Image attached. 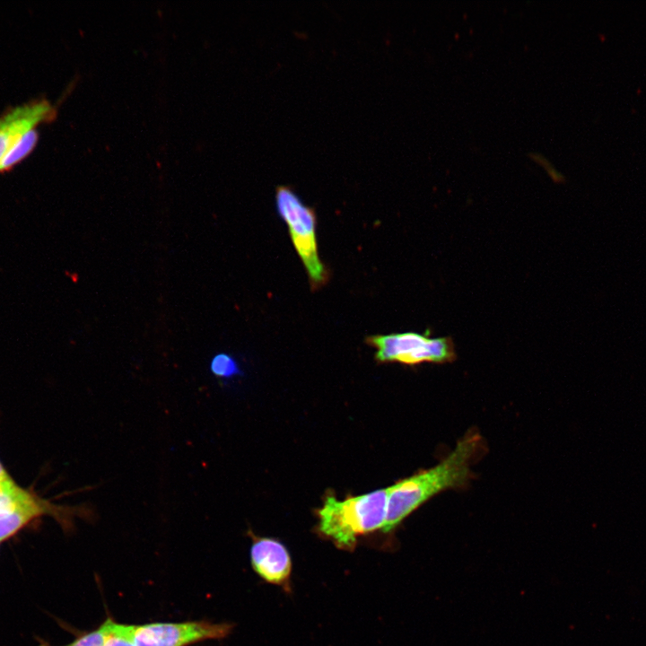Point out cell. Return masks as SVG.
I'll return each mask as SVG.
<instances>
[{"instance_id":"ba28073f","label":"cell","mask_w":646,"mask_h":646,"mask_svg":"<svg viewBox=\"0 0 646 646\" xmlns=\"http://www.w3.org/2000/svg\"><path fill=\"white\" fill-rule=\"evenodd\" d=\"M250 562L253 570L264 581L289 589L292 561L288 550L280 541L254 537Z\"/></svg>"},{"instance_id":"30bf717a","label":"cell","mask_w":646,"mask_h":646,"mask_svg":"<svg viewBox=\"0 0 646 646\" xmlns=\"http://www.w3.org/2000/svg\"><path fill=\"white\" fill-rule=\"evenodd\" d=\"M210 371L219 379H229L240 374L237 361L226 353L216 354L212 358Z\"/></svg>"},{"instance_id":"6da1fadb","label":"cell","mask_w":646,"mask_h":646,"mask_svg":"<svg viewBox=\"0 0 646 646\" xmlns=\"http://www.w3.org/2000/svg\"><path fill=\"white\" fill-rule=\"evenodd\" d=\"M483 439L468 432L436 466L388 487V508L383 532H389L423 503L438 493L467 485L473 477L470 466L481 454Z\"/></svg>"},{"instance_id":"4fadbf2b","label":"cell","mask_w":646,"mask_h":646,"mask_svg":"<svg viewBox=\"0 0 646 646\" xmlns=\"http://www.w3.org/2000/svg\"><path fill=\"white\" fill-rule=\"evenodd\" d=\"M13 479L8 475L7 471L4 469V466L0 462V485H3Z\"/></svg>"},{"instance_id":"9c48e42d","label":"cell","mask_w":646,"mask_h":646,"mask_svg":"<svg viewBox=\"0 0 646 646\" xmlns=\"http://www.w3.org/2000/svg\"><path fill=\"white\" fill-rule=\"evenodd\" d=\"M38 140L37 127L28 130L21 135L0 161V173L12 170L24 160L33 151Z\"/></svg>"},{"instance_id":"7a4b0ae2","label":"cell","mask_w":646,"mask_h":646,"mask_svg":"<svg viewBox=\"0 0 646 646\" xmlns=\"http://www.w3.org/2000/svg\"><path fill=\"white\" fill-rule=\"evenodd\" d=\"M388 508V489L337 500L327 496L319 510V528L337 546L352 549L357 537L383 528Z\"/></svg>"},{"instance_id":"277c9868","label":"cell","mask_w":646,"mask_h":646,"mask_svg":"<svg viewBox=\"0 0 646 646\" xmlns=\"http://www.w3.org/2000/svg\"><path fill=\"white\" fill-rule=\"evenodd\" d=\"M276 207L289 228L291 239L300 256L312 286L322 285L327 273L320 261L316 240V216L298 196L286 187H279L275 195Z\"/></svg>"},{"instance_id":"8992f818","label":"cell","mask_w":646,"mask_h":646,"mask_svg":"<svg viewBox=\"0 0 646 646\" xmlns=\"http://www.w3.org/2000/svg\"><path fill=\"white\" fill-rule=\"evenodd\" d=\"M231 629L230 624L207 621L153 623L130 625V636L135 646H188L205 640L224 638Z\"/></svg>"},{"instance_id":"3957f363","label":"cell","mask_w":646,"mask_h":646,"mask_svg":"<svg viewBox=\"0 0 646 646\" xmlns=\"http://www.w3.org/2000/svg\"><path fill=\"white\" fill-rule=\"evenodd\" d=\"M44 515L52 516L68 532L74 528V517L92 521L95 511L85 503L72 507L54 504L18 486L13 480L0 485V542Z\"/></svg>"},{"instance_id":"52a82bcc","label":"cell","mask_w":646,"mask_h":646,"mask_svg":"<svg viewBox=\"0 0 646 646\" xmlns=\"http://www.w3.org/2000/svg\"><path fill=\"white\" fill-rule=\"evenodd\" d=\"M56 115L57 107L45 98L7 109L0 116V161L21 135Z\"/></svg>"},{"instance_id":"7c38bea8","label":"cell","mask_w":646,"mask_h":646,"mask_svg":"<svg viewBox=\"0 0 646 646\" xmlns=\"http://www.w3.org/2000/svg\"><path fill=\"white\" fill-rule=\"evenodd\" d=\"M108 633L104 646H135L130 636V625L114 622L107 618Z\"/></svg>"},{"instance_id":"8fae6325","label":"cell","mask_w":646,"mask_h":646,"mask_svg":"<svg viewBox=\"0 0 646 646\" xmlns=\"http://www.w3.org/2000/svg\"><path fill=\"white\" fill-rule=\"evenodd\" d=\"M108 633L107 620L97 630L80 634L74 642L62 646H104L106 636ZM37 646H54L44 641L38 639Z\"/></svg>"},{"instance_id":"5b68a950","label":"cell","mask_w":646,"mask_h":646,"mask_svg":"<svg viewBox=\"0 0 646 646\" xmlns=\"http://www.w3.org/2000/svg\"><path fill=\"white\" fill-rule=\"evenodd\" d=\"M366 342L376 348L380 362H397L407 365L423 362L444 363L456 358L450 337H431L416 332L369 336Z\"/></svg>"}]
</instances>
